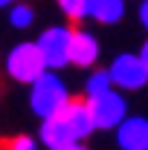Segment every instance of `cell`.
<instances>
[{
    "label": "cell",
    "instance_id": "cell-10",
    "mask_svg": "<svg viewBox=\"0 0 148 150\" xmlns=\"http://www.w3.org/2000/svg\"><path fill=\"white\" fill-rule=\"evenodd\" d=\"M58 6L70 18V26H78L81 18H90V0H58Z\"/></svg>",
    "mask_w": 148,
    "mask_h": 150
},
{
    "label": "cell",
    "instance_id": "cell-5",
    "mask_svg": "<svg viewBox=\"0 0 148 150\" xmlns=\"http://www.w3.org/2000/svg\"><path fill=\"white\" fill-rule=\"evenodd\" d=\"M90 107H93V118H96L99 130H113V127H119L125 121V101L113 90L90 98Z\"/></svg>",
    "mask_w": 148,
    "mask_h": 150
},
{
    "label": "cell",
    "instance_id": "cell-14",
    "mask_svg": "<svg viewBox=\"0 0 148 150\" xmlns=\"http://www.w3.org/2000/svg\"><path fill=\"white\" fill-rule=\"evenodd\" d=\"M139 18H142V23L148 26V0L142 3V9H139Z\"/></svg>",
    "mask_w": 148,
    "mask_h": 150
},
{
    "label": "cell",
    "instance_id": "cell-2",
    "mask_svg": "<svg viewBox=\"0 0 148 150\" xmlns=\"http://www.w3.org/2000/svg\"><path fill=\"white\" fill-rule=\"evenodd\" d=\"M70 101V95L64 90V84L58 81L52 72H44L38 78L35 84H32V95H29V104H32V110L41 115V118H50V115H55L64 104Z\"/></svg>",
    "mask_w": 148,
    "mask_h": 150
},
{
    "label": "cell",
    "instance_id": "cell-17",
    "mask_svg": "<svg viewBox=\"0 0 148 150\" xmlns=\"http://www.w3.org/2000/svg\"><path fill=\"white\" fill-rule=\"evenodd\" d=\"M6 3H12V0H0V6H6Z\"/></svg>",
    "mask_w": 148,
    "mask_h": 150
},
{
    "label": "cell",
    "instance_id": "cell-12",
    "mask_svg": "<svg viewBox=\"0 0 148 150\" xmlns=\"http://www.w3.org/2000/svg\"><path fill=\"white\" fill-rule=\"evenodd\" d=\"M0 150H38V144L29 136H12V139L0 142Z\"/></svg>",
    "mask_w": 148,
    "mask_h": 150
},
{
    "label": "cell",
    "instance_id": "cell-15",
    "mask_svg": "<svg viewBox=\"0 0 148 150\" xmlns=\"http://www.w3.org/2000/svg\"><path fill=\"white\" fill-rule=\"evenodd\" d=\"M139 58L145 61V67H148V40H145V46H142V52H139Z\"/></svg>",
    "mask_w": 148,
    "mask_h": 150
},
{
    "label": "cell",
    "instance_id": "cell-4",
    "mask_svg": "<svg viewBox=\"0 0 148 150\" xmlns=\"http://www.w3.org/2000/svg\"><path fill=\"white\" fill-rule=\"evenodd\" d=\"M38 46L44 52V61L50 69H58L70 64V26H52L38 38Z\"/></svg>",
    "mask_w": 148,
    "mask_h": 150
},
{
    "label": "cell",
    "instance_id": "cell-6",
    "mask_svg": "<svg viewBox=\"0 0 148 150\" xmlns=\"http://www.w3.org/2000/svg\"><path fill=\"white\" fill-rule=\"evenodd\" d=\"M41 142L50 150H61V147H70V144H78V139L73 133V124L67 121V115L61 110L55 115H50V118H44V124H41Z\"/></svg>",
    "mask_w": 148,
    "mask_h": 150
},
{
    "label": "cell",
    "instance_id": "cell-3",
    "mask_svg": "<svg viewBox=\"0 0 148 150\" xmlns=\"http://www.w3.org/2000/svg\"><path fill=\"white\" fill-rule=\"evenodd\" d=\"M108 72H111L113 84L125 87V90H139L148 84V67L139 55H119Z\"/></svg>",
    "mask_w": 148,
    "mask_h": 150
},
{
    "label": "cell",
    "instance_id": "cell-16",
    "mask_svg": "<svg viewBox=\"0 0 148 150\" xmlns=\"http://www.w3.org/2000/svg\"><path fill=\"white\" fill-rule=\"evenodd\" d=\"M61 150H87V147H84V144L78 142V144H70V147H61Z\"/></svg>",
    "mask_w": 148,
    "mask_h": 150
},
{
    "label": "cell",
    "instance_id": "cell-9",
    "mask_svg": "<svg viewBox=\"0 0 148 150\" xmlns=\"http://www.w3.org/2000/svg\"><path fill=\"white\" fill-rule=\"evenodd\" d=\"M125 15V3L122 0H90V18L99 23H116Z\"/></svg>",
    "mask_w": 148,
    "mask_h": 150
},
{
    "label": "cell",
    "instance_id": "cell-13",
    "mask_svg": "<svg viewBox=\"0 0 148 150\" xmlns=\"http://www.w3.org/2000/svg\"><path fill=\"white\" fill-rule=\"evenodd\" d=\"M32 18H35V15H32V9H29V6H15V9H12V15H9V20H12V26H15V29H26V26L32 23Z\"/></svg>",
    "mask_w": 148,
    "mask_h": 150
},
{
    "label": "cell",
    "instance_id": "cell-11",
    "mask_svg": "<svg viewBox=\"0 0 148 150\" xmlns=\"http://www.w3.org/2000/svg\"><path fill=\"white\" fill-rule=\"evenodd\" d=\"M111 72H105V69H99V72H93L90 75V81H87V98H96V95H102V93H108L111 90Z\"/></svg>",
    "mask_w": 148,
    "mask_h": 150
},
{
    "label": "cell",
    "instance_id": "cell-7",
    "mask_svg": "<svg viewBox=\"0 0 148 150\" xmlns=\"http://www.w3.org/2000/svg\"><path fill=\"white\" fill-rule=\"evenodd\" d=\"M99 58V43L93 35L81 32L78 26H70V64L73 67H93Z\"/></svg>",
    "mask_w": 148,
    "mask_h": 150
},
{
    "label": "cell",
    "instance_id": "cell-8",
    "mask_svg": "<svg viewBox=\"0 0 148 150\" xmlns=\"http://www.w3.org/2000/svg\"><path fill=\"white\" fill-rule=\"evenodd\" d=\"M116 139L122 150H148V121L145 118H125L116 127Z\"/></svg>",
    "mask_w": 148,
    "mask_h": 150
},
{
    "label": "cell",
    "instance_id": "cell-1",
    "mask_svg": "<svg viewBox=\"0 0 148 150\" xmlns=\"http://www.w3.org/2000/svg\"><path fill=\"white\" fill-rule=\"evenodd\" d=\"M6 69H9V75H12L15 81H20V84H35L50 67H47L44 52H41L38 43H20V46H15V49L9 52Z\"/></svg>",
    "mask_w": 148,
    "mask_h": 150
}]
</instances>
